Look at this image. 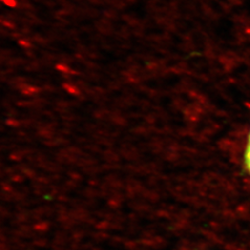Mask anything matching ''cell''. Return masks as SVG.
<instances>
[{
    "label": "cell",
    "mask_w": 250,
    "mask_h": 250,
    "mask_svg": "<svg viewBox=\"0 0 250 250\" xmlns=\"http://www.w3.org/2000/svg\"><path fill=\"white\" fill-rule=\"evenodd\" d=\"M244 164H245V167L248 171V173L250 174V131H249V135H248L247 144H246L245 152H244Z\"/></svg>",
    "instance_id": "obj_1"
}]
</instances>
